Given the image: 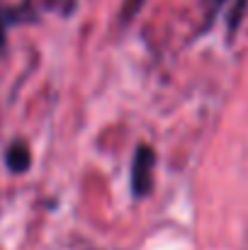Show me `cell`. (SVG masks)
<instances>
[{
	"label": "cell",
	"instance_id": "obj_3",
	"mask_svg": "<svg viewBox=\"0 0 248 250\" xmlns=\"http://www.w3.org/2000/svg\"><path fill=\"white\" fill-rule=\"evenodd\" d=\"M244 12H246V0H236L234 12H229V27H231V29H236V27H239V22H241Z\"/></svg>",
	"mask_w": 248,
	"mask_h": 250
},
{
	"label": "cell",
	"instance_id": "obj_6",
	"mask_svg": "<svg viewBox=\"0 0 248 250\" xmlns=\"http://www.w3.org/2000/svg\"><path fill=\"white\" fill-rule=\"evenodd\" d=\"M209 2H214V5H222V2H224V0H209Z\"/></svg>",
	"mask_w": 248,
	"mask_h": 250
},
{
	"label": "cell",
	"instance_id": "obj_1",
	"mask_svg": "<svg viewBox=\"0 0 248 250\" xmlns=\"http://www.w3.org/2000/svg\"><path fill=\"white\" fill-rule=\"evenodd\" d=\"M151 187H154V151L141 144L132 163V189L136 197H146Z\"/></svg>",
	"mask_w": 248,
	"mask_h": 250
},
{
	"label": "cell",
	"instance_id": "obj_2",
	"mask_svg": "<svg viewBox=\"0 0 248 250\" xmlns=\"http://www.w3.org/2000/svg\"><path fill=\"white\" fill-rule=\"evenodd\" d=\"M5 163L7 167L12 170V172H24L29 163H32V158H29V148L24 146V144H12L10 148H7V153H5Z\"/></svg>",
	"mask_w": 248,
	"mask_h": 250
},
{
	"label": "cell",
	"instance_id": "obj_5",
	"mask_svg": "<svg viewBox=\"0 0 248 250\" xmlns=\"http://www.w3.org/2000/svg\"><path fill=\"white\" fill-rule=\"evenodd\" d=\"M5 46V20H2V15H0V49Z\"/></svg>",
	"mask_w": 248,
	"mask_h": 250
},
{
	"label": "cell",
	"instance_id": "obj_4",
	"mask_svg": "<svg viewBox=\"0 0 248 250\" xmlns=\"http://www.w3.org/2000/svg\"><path fill=\"white\" fill-rule=\"evenodd\" d=\"M136 10H139V0H129L124 5V10H122V22H127L132 17V12H136Z\"/></svg>",
	"mask_w": 248,
	"mask_h": 250
}]
</instances>
